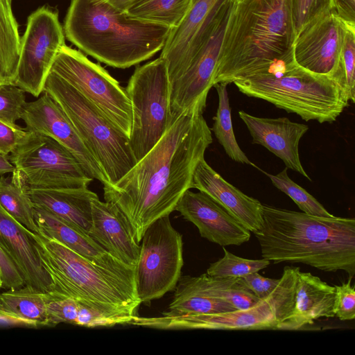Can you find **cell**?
<instances>
[{"label":"cell","mask_w":355,"mask_h":355,"mask_svg":"<svg viewBox=\"0 0 355 355\" xmlns=\"http://www.w3.org/2000/svg\"><path fill=\"white\" fill-rule=\"evenodd\" d=\"M212 141L202 114H182L125 175L103 186L105 201L119 209L138 243L148 226L175 211L193 187L195 169Z\"/></svg>","instance_id":"cell-1"},{"label":"cell","mask_w":355,"mask_h":355,"mask_svg":"<svg viewBox=\"0 0 355 355\" xmlns=\"http://www.w3.org/2000/svg\"><path fill=\"white\" fill-rule=\"evenodd\" d=\"M263 224L254 233L261 257L325 272L355 275V219L318 216L263 204Z\"/></svg>","instance_id":"cell-2"},{"label":"cell","mask_w":355,"mask_h":355,"mask_svg":"<svg viewBox=\"0 0 355 355\" xmlns=\"http://www.w3.org/2000/svg\"><path fill=\"white\" fill-rule=\"evenodd\" d=\"M295 35L293 0L235 1L214 85L234 83L293 58Z\"/></svg>","instance_id":"cell-3"},{"label":"cell","mask_w":355,"mask_h":355,"mask_svg":"<svg viewBox=\"0 0 355 355\" xmlns=\"http://www.w3.org/2000/svg\"><path fill=\"white\" fill-rule=\"evenodd\" d=\"M63 30L81 52L126 69L161 51L171 28L130 17L105 0H71Z\"/></svg>","instance_id":"cell-4"},{"label":"cell","mask_w":355,"mask_h":355,"mask_svg":"<svg viewBox=\"0 0 355 355\" xmlns=\"http://www.w3.org/2000/svg\"><path fill=\"white\" fill-rule=\"evenodd\" d=\"M40 257L53 293L98 309L137 315L140 305L135 268L119 261L94 263L60 242L35 234Z\"/></svg>","instance_id":"cell-5"},{"label":"cell","mask_w":355,"mask_h":355,"mask_svg":"<svg viewBox=\"0 0 355 355\" xmlns=\"http://www.w3.org/2000/svg\"><path fill=\"white\" fill-rule=\"evenodd\" d=\"M243 94L266 101L306 121L332 123L349 105L343 78L310 72L293 58L234 82Z\"/></svg>","instance_id":"cell-6"},{"label":"cell","mask_w":355,"mask_h":355,"mask_svg":"<svg viewBox=\"0 0 355 355\" xmlns=\"http://www.w3.org/2000/svg\"><path fill=\"white\" fill-rule=\"evenodd\" d=\"M43 92L62 108L101 166L107 185L116 183L135 165L128 137L70 84L50 71Z\"/></svg>","instance_id":"cell-7"},{"label":"cell","mask_w":355,"mask_h":355,"mask_svg":"<svg viewBox=\"0 0 355 355\" xmlns=\"http://www.w3.org/2000/svg\"><path fill=\"white\" fill-rule=\"evenodd\" d=\"M132 107L129 145L137 162L175 120L171 113V84L160 57L136 68L125 88Z\"/></svg>","instance_id":"cell-8"},{"label":"cell","mask_w":355,"mask_h":355,"mask_svg":"<svg viewBox=\"0 0 355 355\" xmlns=\"http://www.w3.org/2000/svg\"><path fill=\"white\" fill-rule=\"evenodd\" d=\"M8 158L30 188L88 187L94 180L69 149L42 132L25 130Z\"/></svg>","instance_id":"cell-9"},{"label":"cell","mask_w":355,"mask_h":355,"mask_svg":"<svg viewBox=\"0 0 355 355\" xmlns=\"http://www.w3.org/2000/svg\"><path fill=\"white\" fill-rule=\"evenodd\" d=\"M93 103L107 120L129 137L132 107L125 88L100 64L80 51L63 45L51 70Z\"/></svg>","instance_id":"cell-10"},{"label":"cell","mask_w":355,"mask_h":355,"mask_svg":"<svg viewBox=\"0 0 355 355\" xmlns=\"http://www.w3.org/2000/svg\"><path fill=\"white\" fill-rule=\"evenodd\" d=\"M141 241L135 268L136 289L141 303L149 304L174 290L181 277L182 236L167 215L150 225Z\"/></svg>","instance_id":"cell-11"},{"label":"cell","mask_w":355,"mask_h":355,"mask_svg":"<svg viewBox=\"0 0 355 355\" xmlns=\"http://www.w3.org/2000/svg\"><path fill=\"white\" fill-rule=\"evenodd\" d=\"M63 27L58 11L44 5L27 19L21 37V48L15 85L39 97L47 76L61 47L65 44Z\"/></svg>","instance_id":"cell-12"},{"label":"cell","mask_w":355,"mask_h":355,"mask_svg":"<svg viewBox=\"0 0 355 355\" xmlns=\"http://www.w3.org/2000/svg\"><path fill=\"white\" fill-rule=\"evenodd\" d=\"M235 0H230L208 39L184 73L171 84L170 108L174 119L182 114L200 113L214 86L227 26Z\"/></svg>","instance_id":"cell-13"},{"label":"cell","mask_w":355,"mask_h":355,"mask_svg":"<svg viewBox=\"0 0 355 355\" xmlns=\"http://www.w3.org/2000/svg\"><path fill=\"white\" fill-rule=\"evenodd\" d=\"M230 0H192L180 24L172 28L161 50L170 84L178 79L204 45Z\"/></svg>","instance_id":"cell-14"},{"label":"cell","mask_w":355,"mask_h":355,"mask_svg":"<svg viewBox=\"0 0 355 355\" xmlns=\"http://www.w3.org/2000/svg\"><path fill=\"white\" fill-rule=\"evenodd\" d=\"M345 31V21L331 10L312 20L295 35V62L310 72L345 80L340 64Z\"/></svg>","instance_id":"cell-15"},{"label":"cell","mask_w":355,"mask_h":355,"mask_svg":"<svg viewBox=\"0 0 355 355\" xmlns=\"http://www.w3.org/2000/svg\"><path fill=\"white\" fill-rule=\"evenodd\" d=\"M21 119L27 131L40 132L51 137L77 158L86 173L103 186L107 179L97 161L88 150L60 105L43 92L41 96L26 103Z\"/></svg>","instance_id":"cell-16"},{"label":"cell","mask_w":355,"mask_h":355,"mask_svg":"<svg viewBox=\"0 0 355 355\" xmlns=\"http://www.w3.org/2000/svg\"><path fill=\"white\" fill-rule=\"evenodd\" d=\"M129 324L160 329H277V322L271 306L264 300L243 310L215 313L166 315L158 317L135 315Z\"/></svg>","instance_id":"cell-17"},{"label":"cell","mask_w":355,"mask_h":355,"mask_svg":"<svg viewBox=\"0 0 355 355\" xmlns=\"http://www.w3.org/2000/svg\"><path fill=\"white\" fill-rule=\"evenodd\" d=\"M198 228L200 235L222 247L248 242L250 232L205 193L187 190L175 208Z\"/></svg>","instance_id":"cell-18"},{"label":"cell","mask_w":355,"mask_h":355,"mask_svg":"<svg viewBox=\"0 0 355 355\" xmlns=\"http://www.w3.org/2000/svg\"><path fill=\"white\" fill-rule=\"evenodd\" d=\"M239 115L247 126L253 144L263 146L281 159L286 167L311 180L299 155L300 141L309 130L306 125L293 122L286 117H258L244 111H239Z\"/></svg>","instance_id":"cell-19"},{"label":"cell","mask_w":355,"mask_h":355,"mask_svg":"<svg viewBox=\"0 0 355 355\" xmlns=\"http://www.w3.org/2000/svg\"><path fill=\"white\" fill-rule=\"evenodd\" d=\"M210 196L253 234L263 224V204L229 183L202 159L193 174V187Z\"/></svg>","instance_id":"cell-20"},{"label":"cell","mask_w":355,"mask_h":355,"mask_svg":"<svg viewBox=\"0 0 355 355\" xmlns=\"http://www.w3.org/2000/svg\"><path fill=\"white\" fill-rule=\"evenodd\" d=\"M34 235L0 205V245L16 263L26 285L51 293L54 286L40 257Z\"/></svg>","instance_id":"cell-21"},{"label":"cell","mask_w":355,"mask_h":355,"mask_svg":"<svg viewBox=\"0 0 355 355\" xmlns=\"http://www.w3.org/2000/svg\"><path fill=\"white\" fill-rule=\"evenodd\" d=\"M89 235L116 259L135 268L140 245L135 239L125 218L115 205L102 202L98 196L92 200Z\"/></svg>","instance_id":"cell-22"},{"label":"cell","mask_w":355,"mask_h":355,"mask_svg":"<svg viewBox=\"0 0 355 355\" xmlns=\"http://www.w3.org/2000/svg\"><path fill=\"white\" fill-rule=\"evenodd\" d=\"M336 289L310 272L297 271L295 303L292 316L282 329L297 330L322 318L335 317Z\"/></svg>","instance_id":"cell-23"},{"label":"cell","mask_w":355,"mask_h":355,"mask_svg":"<svg viewBox=\"0 0 355 355\" xmlns=\"http://www.w3.org/2000/svg\"><path fill=\"white\" fill-rule=\"evenodd\" d=\"M27 193L34 206L40 207L89 234L92 225V200L97 194L88 187L34 189Z\"/></svg>","instance_id":"cell-24"},{"label":"cell","mask_w":355,"mask_h":355,"mask_svg":"<svg viewBox=\"0 0 355 355\" xmlns=\"http://www.w3.org/2000/svg\"><path fill=\"white\" fill-rule=\"evenodd\" d=\"M34 218L40 234L54 239L86 259L99 264L119 261L79 227L34 206Z\"/></svg>","instance_id":"cell-25"},{"label":"cell","mask_w":355,"mask_h":355,"mask_svg":"<svg viewBox=\"0 0 355 355\" xmlns=\"http://www.w3.org/2000/svg\"><path fill=\"white\" fill-rule=\"evenodd\" d=\"M299 270V267L286 266L279 279L266 277L258 272L240 278L259 299L266 301L271 306L277 322V329H282L293 313Z\"/></svg>","instance_id":"cell-26"},{"label":"cell","mask_w":355,"mask_h":355,"mask_svg":"<svg viewBox=\"0 0 355 355\" xmlns=\"http://www.w3.org/2000/svg\"><path fill=\"white\" fill-rule=\"evenodd\" d=\"M28 187L24 175L15 168L11 175L1 176L0 205L17 222L38 234L34 218V205L27 193Z\"/></svg>","instance_id":"cell-27"},{"label":"cell","mask_w":355,"mask_h":355,"mask_svg":"<svg viewBox=\"0 0 355 355\" xmlns=\"http://www.w3.org/2000/svg\"><path fill=\"white\" fill-rule=\"evenodd\" d=\"M20 48L21 37L12 0H0V84H14Z\"/></svg>","instance_id":"cell-28"},{"label":"cell","mask_w":355,"mask_h":355,"mask_svg":"<svg viewBox=\"0 0 355 355\" xmlns=\"http://www.w3.org/2000/svg\"><path fill=\"white\" fill-rule=\"evenodd\" d=\"M191 279L205 295L222 300L236 310L250 309L261 301L239 277L222 278L204 273Z\"/></svg>","instance_id":"cell-29"},{"label":"cell","mask_w":355,"mask_h":355,"mask_svg":"<svg viewBox=\"0 0 355 355\" xmlns=\"http://www.w3.org/2000/svg\"><path fill=\"white\" fill-rule=\"evenodd\" d=\"M46 293L24 285L0 293V308L21 318L46 326Z\"/></svg>","instance_id":"cell-30"},{"label":"cell","mask_w":355,"mask_h":355,"mask_svg":"<svg viewBox=\"0 0 355 355\" xmlns=\"http://www.w3.org/2000/svg\"><path fill=\"white\" fill-rule=\"evenodd\" d=\"M192 0H137L125 13L134 19L174 28L187 11Z\"/></svg>","instance_id":"cell-31"},{"label":"cell","mask_w":355,"mask_h":355,"mask_svg":"<svg viewBox=\"0 0 355 355\" xmlns=\"http://www.w3.org/2000/svg\"><path fill=\"white\" fill-rule=\"evenodd\" d=\"M227 85L225 83H218L213 86L218 94V106L216 114L214 117V122L211 130L230 158L236 162L257 168L241 149L235 138L227 89Z\"/></svg>","instance_id":"cell-32"},{"label":"cell","mask_w":355,"mask_h":355,"mask_svg":"<svg viewBox=\"0 0 355 355\" xmlns=\"http://www.w3.org/2000/svg\"><path fill=\"white\" fill-rule=\"evenodd\" d=\"M258 169L270 179L275 187L290 197L302 212L318 216H334L312 195L289 178L287 167L275 175L266 173L259 168Z\"/></svg>","instance_id":"cell-33"},{"label":"cell","mask_w":355,"mask_h":355,"mask_svg":"<svg viewBox=\"0 0 355 355\" xmlns=\"http://www.w3.org/2000/svg\"><path fill=\"white\" fill-rule=\"evenodd\" d=\"M224 255L218 261L210 264L207 274L210 276L227 278H242L248 275L259 272L267 268L270 261L261 259H248L238 257L223 247Z\"/></svg>","instance_id":"cell-34"},{"label":"cell","mask_w":355,"mask_h":355,"mask_svg":"<svg viewBox=\"0 0 355 355\" xmlns=\"http://www.w3.org/2000/svg\"><path fill=\"white\" fill-rule=\"evenodd\" d=\"M25 92L12 84H0V121L15 129L21 128V119L26 102Z\"/></svg>","instance_id":"cell-35"},{"label":"cell","mask_w":355,"mask_h":355,"mask_svg":"<svg viewBox=\"0 0 355 355\" xmlns=\"http://www.w3.org/2000/svg\"><path fill=\"white\" fill-rule=\"evenodd\" d=\"M340 64L345 75L349 100L354 103L355 102V24L345 22Z\"/></svg>","instance_id":"cell-36"},{"label":"cell","mask_w":355,"mask_h":355,"mask_svg":"<svg viewBox=\"0 0 355 355\" xmlns=\"http://www.w3.org/2000/svg\"><path fill=\"white\" fill-rule=\"evenodd\" d=\"M331 0H293V14L296 34L306 24L330 11Z\"/></svg>","instance_id":"cell-37"},{"label":"cell","mask_w":355,"mask_h":355,"mask_svg":"<svg viewBox=\"0 0 355 355\" xmlns=\"http://www.w3.org/2000/svg\"><path fill=\"white\" fill-rule=\"evenodd\" d=\"M336 298L335 316L340 320H352L355 318V290L351 286V279L340 286H334Z\"/></svg>","instance_id":"cell-38"},{"label":"cell","mask_w":355,"mask_h":355,"mask_svg":"<svg viewBox=\"0 0 355 355\" xmlns=\"http://www.w3.org/2000/svg\"><path fill=\"white\" fill-rule=\"evenodd\" d=\"M0 277L3 286L15 289L26 285L25 280L15 261L0 245Z\"/></svg>","instance_id":"cell-39"},{"label":"cell","mask_w":355,"mask_h":355,"mask_svg":"<svg viewBox=\"0 0 355 355\" xmlns=\"http://www.w3.org/2000/svg\"><path fill=\"white\" fill-rule=\"evenodd\" d=\"M25 129H15L0 121V153L9 155L15 148Z\"/></svg>","instance_id":"cell-40"},{"label":"cell","mask_w":355,"mask_h":355,"mask_svg":"<svg viewBox=\"0 0 355 355\" xmlns=\"http://www.w3.org/2000/svg\"><path fill=\"white\" fill-rule=\"evenodd\" d=\"M330 10L343 21L355 24V0H331Z\"/></svg>","instance_id":"cell-41"},{"label":"cell","mask_w":355,"mask_h":355,"mask_svg":"<svg viewBox=\"0 0 355 355\" xmlns=\"http://www.w3.org/2000/svg\"><path fill=\"white\" fill-rule=\"evenodd\" d=\"M0 327H38L35 322L21 318L2 309L1 308H0Z\"/></svg>","instance_id":"cell-42"},{"label":"cell","mask_w":355,"mask_h":355,"mask_svg":"<svg viewBox=\"0 0 355 355\" xmlns=\"http://www.w3.org/2000/svg\"><path fill=\"white\" fill-rule=\"evenodd\" d=\"M15 166L10 162L8 155L0 153V177L8 173H12Z\"/></svg>","instance_id":"cell-43"},{"label":"cell","mask_w":355,"mask_h":355,"mask_svg":"<svg viewBox=\"0 0 355 355\" xmlns=\"http://www.w3.org/2000/svg\"><path fill=\"white\" fill-rule=\"evenodd\" d=\"M119 10L125 11L137 0H105Z\"/></svg>","instance_id":"cell-44"},{"label":"cell","mask_w":355,"mask_h":355,"mask_svg":"<svg viewBox=\"0 0 355 355\" xmlns=\"http://www.w3.org/2000/svg\"><path fill=\"white\" fill-rule=\"evenodd\" d=\"M3 286V282H2V279L0 277V288Z\"/></svg>","instance_id":"cell-45"},{"label":"cell","mask_w":355,"mask_h":355,"mask_svg":"<svg viewBox=\"0 0 355 355\" xmlns=\"http://www.w3.org/2000/svg\"><path fill=\"white\" fill-rule=\"evenodd\" d=\"M235 1H241V0H235Z\"/></svg>","instance_id":"cell-46"}]
</instances>
